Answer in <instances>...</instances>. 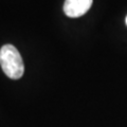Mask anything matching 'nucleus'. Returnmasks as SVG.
<instances>
[{
    "label": "nucleus",
    "mask_w": 127,
    "mask_h": 127,
    "mask_svg": "<svg viewBox=\"0 0 127 127\" xmlns=\"http://www.w3.org/2000/svg\"><path fill=\"white\" fill-rule=\"evenodd\" d=\"M0 66L6 76L12 79H19L25 72L21 55L12 45H4L0 49Z\"/></svg>",
    "instance_id": "f257e3e1"
},
{
    "label": "nucleus",
    "mask_w": 127,
    "mask_h": 127,
    "mask_svg": "<svg viewBox=\"0 0 127 127\" xmlns=\"http://www.w3.org/2000/svg\"><path fill=\"white\" fill-rule=\"evenodd\" d=\"M92 5V0H65L64 12L71 18H77L85 15Z\"/></svg>",
    "instance_id": "f03ea898"
},
{
    "label": "nucleus",
    "mask_w": 127,
    "mask_h": 127,
    "mask_svg": "<svg viewBox=\"0 0 127 127\" xmlns=\"http://www.w3.org/2000/svg\"><path fill=\"white\" fill-rule=\"evenodd\" d=\"M125 22H126V26H127V16H126V19H125Z\"/></svg>",
    "instance_id": "7ed1b4c3"
}]
</instances>
